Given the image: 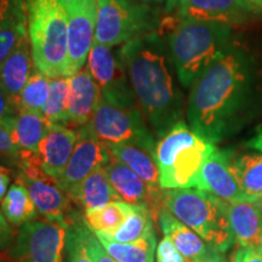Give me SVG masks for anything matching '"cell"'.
Listing matches in <instances>:
<instances>
[{"label": "cell", "mask_w": 262, "mask_h": 262, "mask_svg": "<svg viewBox=\"0 0 262 262\" xmlns=\"http://www.w3.org/2000/svg\"><path fill=\"white\" fill-rule=\"evenodd\" d=\"M255 67L249 49L234 40L196 78L186 111L196 135L216 145L241 126L253 97Z\"/></svg>", "instance_id": "6da1fadb"}, {"label": "cell", "mask_w": 262, "mask_h": 262, "mask_svg": "<svg viewBox=\"0 0 262 262\" xmlns=\"http://www.w3.org/2000/svg\"><path fill=\"white\" fill-rule=\"evenodd\" d=\"M119 51L137 103L162 139L181 122L183 114L168 44L159 32H152L125 42Z\"/></svg>", "instance_id": "7a4b0ae2"}, {"label": "cell", "mask_w": 262, "mask_h": 262, "mask_svg": "<svg viewBox=\"0 0 262 262\" xmlns=\"http://www.w3.org/2000/svg\"><path fill=\"white\" fill-rule=\"evenodd\" d=\"M158 32L168 44L176 75L183 88H191L235 40L232 26L178 16L162 19Z\"/></svg>", "instance_id": "3957f363"}, {"label": "cell", "mask_w": 262, "mask_h": 262, "mask_svg": "<svg viewBox=\"0 0 262 262\" xmlns=\"http://www.w3.org/2000/svg\"><path fill=\"white\" fill-rule=\"evenodd\" d=\"M163 205L209 247L226 253L234 242L228 203L199 188L164 189Z\"/></svg>", "instance_id": "277c9868"}, {"label": "cell", "mask_w": 262, "mask_h": 262, "mask_svg": "<svg viewBox=\"0 0 262 262\" xmlns=\"http://www.w3.org/2000/svg\"><path fill=\"white\" fill-rule=\"evenodd\" d=\"M216 145L203 139L183 120L156 145V162L163 189L196 188L199 172Z\"/></svg>", "instance_id": "5b68a950"}, {"label": "cell", "mask_w": 262, "mask_h": 262, "mask_svg": "<svg viewBox=\"0 0 262 262\" xmlns=\"http://www.w3.org/2000/svg\"><path fill=\"white\" fill-rule=\"evenodd\" d=\"M26 9L35 67L50 78L64 75L68 31L61 0H26Z\"/></svg>", "instance_id": "8992f818"}, {"label": "cell", "mask_w": 262, "mask_h": 262, "mask_svg": "<svg viewBox=\"0 0 262 262\" xmlns=\"http://www.w3.org/2000/svg\"><path fill=\"white\" fill-rule=\"evenodd\" d=\"M96 4L95 41L111 48L158 32L162 24L156 10L141 0H96Z\"/></svg>", "instance_id": "52a82bcc"}, {"label": "cell", "mask_w": 262, "mask_h": 262, "mask_svg": "<svg viewBox=\"0 0 262 262\" xmlns=\"http://www.w3.org/2000/svg\"><path fill=\"white\" fill-rule=\"evenodd\" d=\"M19 171L16 181L24 183L31 194L38 214L45 220L68 226L74 220L72 216V199L60 186L57 179L41 168L38 152L21 150L17 160Z\"/></svg>", "instance_id": "ba28073f"}, {"label": "cell", "mask_w": 262, "mask_h": 262, "mask_svg": "<svg viewBox=\"0 0 262 262\" xmlns=\"http://www.w3.org/2000/svg\"><path fill=\"white\" fill-rule=\"evenodd\" d=\"M140 106H120L101 98L90 126L104 143H137L156 150V141Z\"/></svg>", "instance_id": "9c48e42d"}, {"label": "cell", "mask_w": 262, "mask_h": 262, "mask_svg": "<svg viewBox=\"0 0 262 262\" xmlns=\"http://www.w3.org/2000/svg\"><path fill=\"white\" fill-rule=\"evenodd\" d=\"M68 226L55 221H31L19 227L12 262H63Z\"/></svg>", "instance_id": "30bf717a"}, {"label": "cell", "mask_w": 262, "mask_h": 262, "mask_svg": "<svg viewBox=\"0 0 262 262\" xmlns=\"http://www.w3.org/2000/svg\"><path fill=\"white\" fill-rule=\"evenodd\" d=\"M85 66L100 86L102 100L120 106H139L120 51L94 41Z\"/></svg>", "instance_id": "8fae6325"}, {"label": "cell", "mask_w": 262, "mask_h": 262, "mask_svg": "<svg viewBox=\"0 0 262 262\" xmlns=\"http://www.w3.org/2000/svg\"><path fill=\"white\" fill-rule=\"evenodd\" d=\"M68 31V55L64 77H71L86 64L95 41L97 19L96 0H61Z\"/></svg>", "instance_id": "7c38bea8"}, {"label": "cell", "mask_w": 262, "mask_h": 262, "mask_svg": "<svg viewBox=\"0 0 262 262\" xmlns=\"http://www.w3.org/2000/svg\"><path fill=\"white\" fill-rule=\"evenodd\" d=\"M111 156L106 143L101 141L91 129L90 124L77 129V140L63 173L58 182L68 195L73 194L78 186L91 172L104 168L110 163Z\"/></svg>", "instance_id": "4fadbf2b"}, {"label": "cell", "mask_w": 262, "mask_h": 262, "mask_svg": "<svg viewBox=\"0 0 262 262\" xmlns=\"http://www.w3.org/2000/svg\"><path fill=\"white\" fill-rule=\"evenodd\" d=\"M175 12L180 18L216 22L234 27L257 17L261 10L247 0H181Z\"/></svg>", "instance_id": "5bb4252c"}, {"label": "cell", "mask_w": 262, "mask_h": 262, "mask_svg": "<svg viewBox=\"0 0 262 262\" xmlns=\"http://www.w3.org/2000/svg\"><path fill=\"white\" fill-rule=\"evenodd\" d=\"M232 153L215 147L208 156L199 172L198 186L227 203L241 201H256L242 189L231 169Z\"/></svg>", "instance_id": "9a60e30c"}, {"label": "cell", "mask_w": 262, "mask_h": 262, "mask_svg": "<svg viewBox=\"0 0 262 262\" xmlns=\"http://www.w3.org/2000/svg\"><path fill=\"white\" fill-rule=\"evenodd\" d=\"M104 170L108 180L122 201L131 205L146 206L153 220L158 221L159 211L164 208L163 193L153 192L139 175H136L125 164L120 163L113 156L110 163L104 166Z\"/></svg>", "instance_id": "2e32d148"}, {"label": "cell", "mask_w": 262, "mask_h": 262, "mask_svg": "<svg viewBox=\"0 0 262 262\" xmlns=\"http://www.w3.org/2000/svg\"><path fill=\"white\" fill-rule=\"evenodd\" d=\"M70 78L67 126L75 130L88 125L101 101V89L86 66Z\"/></svg>", "instance_id": "e0dca14e"}, {"label": "cell", "mask_w": 262, "mask_h": 262, "mask_svg": "<svg viewBox=\"0 0 262 262\" xmlns=\"http://www.w3.org/2000/svg\"><path fill=\"white\" fill-rule=\"evenodd\" d=\"M77 130L61 124H50L41 140L38 156L41 168L52 178L60 179L73 152Z\"/></svg>", "instance_id": "ac0fdd59"}, {"label": "cell", "mask_w": 262, "mask_h": 262, "mask_svg": "<svg viewBox=\"0 0 262 262\" xmlns=\"http://www.w3.org/2000/svg\"><path fill=\"white\" fill-rule=\"evenodd\" d=\"M234 242L243 248L260 249L262 241V198L228 203Z\"/></svg>", "instance_id": "d6986e66"}, {"label": "cell", "mask_w": 262, "mask_h": 262, "mask_svg": "<svg viewBox=\"0 0 262 262\" xmlns=\"http://www.w3.org/2000/svg\"><path fill=\"white\" fill-rule=\"evenodd\" d=\"M35 68L31 39L27 34L19 40L0 67V83L17 107L19 94Z\"/></svg>", "instance_id": "ffe728a7"}, {"label": "cell", "mask_w": 262, "mask_h": 262, "mask_svg": "<svg viewBox=\"0 0 262 262\" xmlns=\"http://www.w3.org/2000/svg\"><path fill=\"white\" fill-rule=\"evenodd\" d=\"M106 146L114 158L139 175L153 192L163 193L155 157L156 150L137 143H106Z\"/></svg>", "instance_id": "44dd1931"}, {"label": "cell", "mask_w": 262, "mask_h": 262, "mask_svg": "<svg viewBox=\"0 0 262 262\" xmlns=\"http://www.w3.org/2000/svg\"><path fill=\"white\" fill-rule=\"evenodd\" d=\"M3 126L9 130L19 149L38 152L39 145L47 135L50 123L41 112L19 111L14 118L6 120Z\"/></svg>", "instance_id": "7402d4cb"}, {"label": "cell", "mask_w": 262, "mask_h": 262, "mask_svg": "<svg viewBox=\"0 0 262 262\" xmlns=\"http://www.w3.org/2000/svg\"><path fill=\"white\" fill-rule=\"evenodd\" d=\"M158 224L164 235L170 238L176 249L187 261L201 257L212 249L193 229L178 220L165 208L159 211Z\"/></svg>", "instance_id": "603a6c76"}, {"label": "cell", "mask_w": 262, "mask_h": 262, "mask_svg": "<svg viewBox=\"0 0 262 262\" xmlns=\"http://www.w3.org/2000/svg\"><path fill=\"white\" fill-rule=\"evenodd\" d=\"M72 202L79 205L84 211L102 208L112 202L122 201L110 182L104 168L91 172L71 195Z\"/></svg>", "instance_id": "cb8c5ba5"}, {"label": "cell", "mask_w": 262, "mask_h": 262, "mask_svg": "<svg viewBox=\"0 0 262 262\" xmlns=\"http://www.w3.org/2000/svg\"><path fill=\"white\" fill-rule=\"evenodd\" d=\"M95 234L117 262H155L157 248L155 229L134 243H117L102 234Z\"/></svg>", "instance_id": "d4e9b609"}, {"label": "cell", "mask_w": 262, "mask_h": 262, "mask_svg": "<svg viewBox=\"0 0 262 262\" xmlns=\"http://www.w3.org/2000/svg\"><path fill=\"white\" fill-rule=\"evenodd\" d=\"M0 209L9 224L16 227H21L27 222L33 221L38 215V210L27 187L16 180L2 199Z\"/></svg>", "instance_id": "484cf974"}, {"label": "cell", "mask_w": 262, "mask_h": 262, "mask_svg": "<svg viewBox=\"0 0 262 262\" xmlns=\"http://www.w3.org/2000/svg\"><path fill=\"white\" fill-rule=\"evenodd\" d=\"M134 205L124 201L112 202L102 208L84 211V224L94 233L111 234L122 226L131 212Z\"/></svg>", "instance_id": "4316f807"}, {"label": "cell", "mask_w": 262, "mask_h": 262, "mask_svg": "<svg viewBox=\"0 0 262 262\" xmlns=\"http://www.w3.org/2000/svg\"><path fill=\"white\" fill-rule=\"evenodd\" d=\"M231 169L239 186L250 198H262V155L231 157Z\"/></svg>", "instance_id": "83f0119b"}, {"label": "cell", "mask_w": 262, "mask_h": 262, "mask_svg": "<svg viewBox=\"0 0 262 262\" xmlns=\"http://www.w3.org/2000/svg\"><path fill=\"white\" fill-rule=\"evenodd\" d=\"M153 224H155V220L146 206L134 205L133 212L117 231L111 234H102L117 243H134L145 237L148 232L153 231L155 229Z\"/></svg>", "instance_id": "f1b7e54d"}, {"label": "cell", "mask_w": 262, "mask_h": 262, "mask_svg": "<svg viewBox=\"0 0 262 262\" xmlns=\"http://www.w3.org/2000/svg\"><path fill=\"white\" fill-rule=\"evenodd\" d=\"M70 98V78L61 75L50 79V91L42 114L50 124L67 125V108Z\"/></svg>", "instance_id": "f546056e"}, {"label": "cell", "mask_w": 262, "mask_h": 262, "mask_svg": "<svg viewBox=\"0 0 262 262\" xmlns=\"http://www.w3.org/2000/svg\"><path fill=\"white\" fill-rule=\"evenodd\" d=\"M50 77L35 68L18 97V111L41 112L47 104L50 91Z\"/></svg>", "instance_id": "4dcf8cb0"}, {"label": "cell", "mask_w": 262, "mask_h": 262, "mask_svg": "<svg viewBox=\"0 0 262 262\" xmlns=\"http://www.w3.org/2000/svg\"><path fill=\"white\" fill-rule=\"evenodd\" d=\"M28 34L27 9L15 15L4 27L0 28V67L16 48L19 40Z\"/></svg>", "instance_id": "1f68e13d"}, {"label": "cell", "mask_w": 262, "mask_h": 262, "mask_svg": "<svg viewBox=\"0 0 262 262\" xmlns=\"http://www.w3.org/2000/svg\"><path fill=\"white\" fill-rule=\"evenodd\" d=\"M64 262H93L85 248L80 233V222L72 221L67 229Z\"/></svg>", "instance_id": "d6a6232c"}, {"label": "cell", "mask_w": 262, "mask_h": 262, "mask_svg": "<svg viewBox=\"0 0 262 262\" xmlns=\"http://www.w3.org/2000/svg\"><path fill=\"white\" fill-rule=\"evenodd\" d=\"M80 233L83 238L84 245L86 248L88 254L91 257L93 262H117L114 258L107 253L106 249L98 241L96 234L85 224L80 222Z\"/></svg>", "instance_id": "836d02e7"}, {"label": "cell", "mask_w": 262, "mask_h": 262, "mask_svg": "<svg viewBox=\"0 0 262 262\" xmlns=\"http://www.w3.org/2000/svg\"><path fill=\"white\" fill-rule=\"evenodd\" d=\"M157 262H186L170 238L164 237L157 248Z\"/></svg>", "instance_id": "e575fe53"}, {"label": "cell", "mask_w": 262, "mask_h": 262, "mask_svg": "<svg viewBox=\"0 0 262 262\" xmlns=\"http://www.w3.org/2000/svg\"><path fill=\"white\" fill-rule=\"evenodd\" d=\"M25 10L26 2L24 0H0V28L4 27L15 15Z\"/></svg>", "instance_id": "d590c367"}, {"label": "cell", "mask_w": 262, "mask_h": 262, "mask_svg": "<svg viewBox=\"0 0 262 262\" xmlns=\"http://www.w3.org/2000/svg\"><path fill=\"white\" fill-rule=\"evenodd\" d=\"M19 152H21V149L16 146L11 134L9 133V130L6 127L0 124V155L8 157V158L15 159L17 162Z\"/></svg>", "instance_id": "8d00e7d4"}, {"label": "cell", "mask_w": 262, "mask_h": 262, "mask_svg": "<svg viewBox=\"0 0 262 262\" xmlns=\"http://www.w3.org/2000/svg\"><path fill=\"white\" fill-rule=\"evenodd\" d=\"M18 113V107L12 98L6 93L4 86L0 83V124H4L6 120L14 118Z\"/></svg>", "instance_id": "74e56055"}, {"label": "cell", "mask_w": 262, "mask_h": 262, "mask_svg": "<svg viewBox=\"0 0 262 262\" xmlns=\"http://www.w3.org/2000/svg\"><path fill=\"white\" fill-rule=\"evenodd\" d=\"M14 243V232L0 209V250L9 248Z\"/></svg>", "instance_id": "f35d334b"}, {"label": "cell", "mask_w": 262, "mask_h": 262, "mask_svg": "<svg viewBox=\"0 0 262 262\" xmlns=\"http://www.w3.org/2000/svg\"><path fill=\"white\" fill-rule=\"evenodd\" d=\"M235 253L239 255L241 262H262V254L258 249L241 247Z\"/></svg>", "instance_id": "ab89813d"}, {"label": "cell", "mask_w": 262, "mask_h": 262, "mask_svg": "<svg viewBox=\"0 0 262 262\" xmlns=\"http://www.w3.org/2000/svg\"><path fill=\"white\" fill-rule=\"evenodd\" d=\"M187 262H226L222 253L220 251H216L214 249H210L205 255H203L201 257L193 258V260H188Z\"/></svg>", "instance_id": "60d3db41"}, {"label": "cell", "mask_w": 262, "mask_h": 262, "mask_svg": "<svg viewBox=\"0 0 262 262\" xmlns=\"http://www.w3.org/2000/svg\"><path fill=\"white\" fill-rule=\"evenodd\" d=\"M10 180H11V171L0 166V199H3L8 192Z\"/></svg>", "instance_id": "b9f144b4"}, {"label": "cell", "mask_w": 262, "mask_h": 262, "mask_svg": "<svg viewBox=\"0 0 262 262\" xmlns=\"http://www.w3.org/2000/svg\"><path fill=\"white\" fill-rule=\"evenodd\" d=\"M247 146L249 147V148H253V149H256V150H260V152H262V129L258 131L254 139H251L250 141H249V142L247 143Z\"/></svg>", "instance_id": "7bdbcfd3"}, {"label": "cell", "mask_w": 262, "mask_h": 262, "mask_svg": "<svg viewBox=\"0 0 262 262\" xmlns=\"http://www.w3.org/2000/svg\"><path fill=\"white\" fill-rule=\"evenodd\" d=\"M165 2V8H164V11L166 14H173L176 11V9L179 8L181 0H164Z\"/></svg>", "instance_id": "ee69618b"}, {"label": "cell", "mask_w": 262, "mask_h": 262, "mask_svg": "<svg viewBox=\"0 0 262 262\" xmlns=\"http://www.w3.org/2000/svg\"><path fill=\"white\" fill-rule=\"evenodd\" d=\"M248 3H250L251 5L256 6L257 9H260L262 11V0H247Z\"/></svg>", "instance_id": "f6af8a7d"}, {"label": "cell", "mask_w": 262, "mask_h": 262, "mask_svg": "<svg viewBox=\"0 0 262 262\" xmlns=\"http://www.w3.org/2000/svg\"><path fill=\"white\" fill-rule=\"evenodd\" d=\"M142 3H146V4H149V5H158V4H162L164 0H141Z\"/></svg>", "instance_id": "bcb514c9"}, {"label": "cell", "mask_w": 262, "mask_h": 262, "mask_svg": "<svg viewBox=\"0 0 262 262\" xmlns=\"http://www.w3.org/2000/svg\"><path fill=\"white\" fill-rule=\"evenodd\" d=\"M232 262H241V260H239V255L235 253L234 256H233V260H232Z\"/></svg>", "instance_id": "7dc6e473"}, {"label": "cell", "mask_w": 262, "mask_h": 262, "mask_svg": "<svg viewBox=\"0 0 262 262\" xmlns=\"http://www.w3.org/2000/svg\"><path fill=\"white\" fill-rule=\"evenodd\" d=\"M258 250H260V253L262 254V241H261V245H260V249H258Z\"/></svg>", "instance_id": "c3c4849f"}]
</instances>
